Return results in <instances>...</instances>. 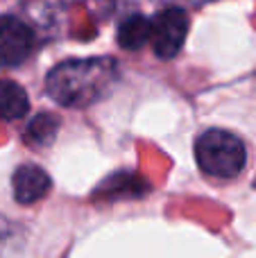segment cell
I'll return each instance as SVG.
<instances>
[{
  "label": "cell",
  "instance_id": "obj_1",
  "mask_svg": "<svg viewBox=\"0 0 256 258\" xmlns=\"http://www.w3.org/2000/svg\"><path fill=\"white\" fill-rule=\"evenodd\" d=\"M116 61L111 57L68 59L45 77V91L63 107H89L113 84Z\"/></svg>",
  "mask_w": 256,
  "mask_h": 258
},
{
  "label": "cell",
  "instance_id": "obj_2",
  "mask_svg": "<svg viewBox=\"0 0 256 258\" xmlns=\"http://www.w3.org/2000/svg\"><path fill=\"white\" fill-rule=\"evenodd\" d=\"M195 159L207 174L231 179L243 172L247 152L236 134L227 129H209L195 141Z\"/></svg>",
  "mask_w": 256,
  "mask_h": 258
},
{
  "label": "cell",
  "instance_id": "obj_3",
  "mask_svg": "<svg viewBox=\"0 0 256 258\" xmlns=\"http://www.w3.org/2000/svg\"><path fill=\"white\" fill-rule=\"evenodd\" d=\"M188 34V14L179 7H168L150 21V43L157 57L172 59L181 50Z\"/></svg>",
  "mask_w": 256,
  "mask_h": 258
},
{
  "label": "cell",
  "instance_id": "obj_4",
  "mask_svg": "<svg viewBox=\"0 0 256 258\" xmlns=\"http://www.w3.org/2000/svg\"><path fill=\"white\" fill-rule=\"evenodd\" d=\"M34 32L16 16H0V68H16L34 50Z\"/></svg>",
  "mask_w": 256,
  "mask_h": 258
},
{
  "label": "cell",
  "instance_id": "obj_5",
  "mask_svg": "<svg viewBox=\"0 0 256 258\" xmlns=\"http://www.w3.org/2000/svg\"><path fill=\"white\" fill-rule=\"evenodd\" d=\"M50 181L48 172L39 165H21L12 177V188H14V197L18 204H34L41 197L48 195Z\"/></svg>",
  "mask_w": 256,
  "mask_h": 258
},
{
  "label": "cell",
  "instance_id": "obj_6",
  "mask_svg": "<svg viewBox=\"0 0 256 258\" xmlns=\"http://www.w3.org/2000/svg\"><path fill=\"white\" fill-rule=\"evenodd\" d=\"M27 107L25 89L12 80H0V120H18L27 113Z\"/></svg>",
  "mask_w": 256,
  "mask_h": 258
},
{
  "label": "cell",
  "instance_id": "obj_7",
  "mask_svg": "<svg viewBox=\"0 0 256 258\" xmlns=\"http://www.w3.org/2000/svg\"><path fill=\"white\" fill-rule=\"evenodd\" d=\"M150 41V21L141 14L125 18L118 27V43L125 50H139Z\"/></svg>",
  "mask_w": 256,
  "mask_h": 258
},
{
  "label": "cell",
  "instance_id": "obj_8",
  "mask_svg": "<svg viewBox=\"0 0 256 258\" xmlns=\"http://www.w3.org/2000/svg\"><path fill=\"white\" fill-rule=\"evenodd\" d=\"M57 129H59L57 118L50 116V113H41V116H36L34 120L30 122V127H27V138L39 143V145H48L54 138Z\"/></svg>",
  "mask_w": 256,
  "mask_h": 258
}]
</instances>
